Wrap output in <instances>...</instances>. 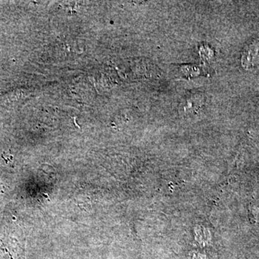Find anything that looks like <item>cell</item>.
Returning <instances> with one entry per match:
<instances>
[{
	"instance_id": "1",
	"label": "cell",
	"mask_w": 259,
	"mask_h": 259,
	"mask_svg": "<svg viewBox=\"0 0 259 259\" xmlns=\"http://www.w3.org/2000/svg\"><path fill=\"white\" fill-rule=\"evenodd\" d=\"M258 48L255 44L248 45L245 48L242 55V64L245 69H250L253 67L255 57L258 54Z\"/></svg>"
},
{
	"instance_id": "2",
	"label": "cell",
	"mask_w": 259,
	"mask_h": 259,
	"mask_svg": "<svg viewBox=\"0 0 259 259\" xmlns=\"http://www.w3.org/2000/svg\"><path fill=\"white\" fill-rule=\"evenodd\" d=\"M203 97L201 95L190 96L183 102V108L185 113H192L193 111L198 110L202 106Z\"/></svg>"
}]
</instances>
